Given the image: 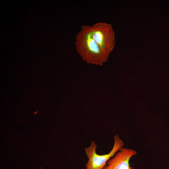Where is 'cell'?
I'll return each mask as SVG.
<instances>
[{
	"instance_id": "cell-1",
	"label": "cell",
	"mask_w": 169,
	"mask_h": 169,
	"mask_svg": "<svg viewBox=\"0 0 169 169\" xmlns=\"http://www.w3.org/2000/svg\"><path fill=\"white\" fill-rule=\"evenodd\" d=\"M76 49L82 59L88 64L102 66L108 59L93 38L91 26L82 25L75 36Z\"/></svg>"
},
{
	"instance_id": "cell-2",
	"label": "cell",
	"mask_w": 169,
	"mask_h": 169,
	"mask_svg": "<svg viewBox=\"0 0 169 169\" xmlns=\"http://www.w3.org/2000/svg\"><path fill=\"white\" fill-rule=\"evenodd\" d=\"M92 36L104 55L108 59L115 45V34L112 25L99 22L91 26Z\"/></svg>"
},
{
	"instance_id": "cell-3",
	"label": "cell",
	"mask_w": 169,
	"mask_h": 169,
	"mask_svg": "<svg viewBox=\"0 0 169 169\" xmlns=\"http://www.w3.org/2000/svg\"><path fill=\"white\" fill-rule=\"evenodd\" d=\"M114 139L112 148L107 154L102 155L97 154L96 152L97 145L94 141L91 142L89 146L85 148V152L88 158L85 169H103L107 161L124 145L123 141L118 134L115 135Z\"/></svg>"
},
{
	"instance_id": "cell-4",
	"label": "cell",
	"mask_w": 169,
	"mask_h": 169,
	"mask_svg": "<svg viewBox=\"0 0 169 169\" xmlns=\"http://www.w3.org/2000/svg\"><path fill=\"white\" fill-rule=\"evenodd\" d=\"M136 154L132 149L122 147L107 161L103 169H133L129 161Z\"/></svg>"
},
{
	"instance_id": "cell-5",
	"label": "cell",
	"mask_w": 169,
	"mask_h": 169,
	"mask_svg": "<svg viewBox=\"0 0 169 169\" xmlns=\"http://www.w3.org/2000/svg\"><path fill=\"white\" fill-rule=\"evenodd\" d=\"M39 169H42V167L40 166Z\"/></svg>"
}]
</instances>
